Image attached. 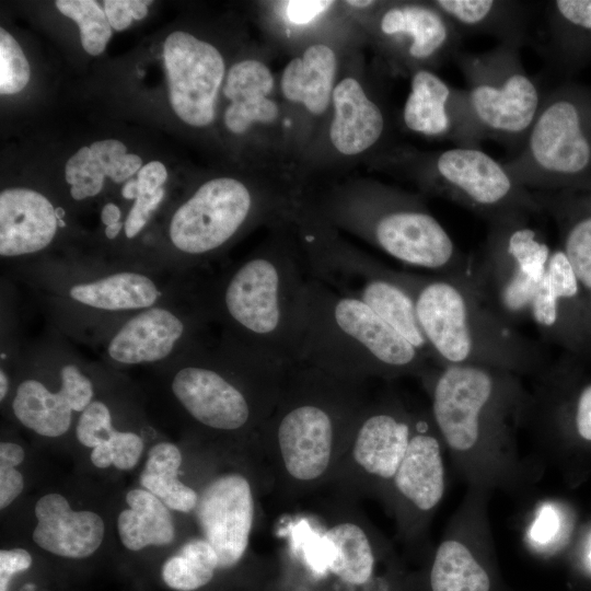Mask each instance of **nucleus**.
Segmentation results:
<instances>
[{"mask_svg": "<svg viewBox=\"0 0 591 591\" xmlns=\"http://www.w3.org/2000/svg\"><path fill=\"white\" fill-rule=\"evenodd\" d=\"M420 380L433 425L467 487L518 491L536 479V464L520 450L532 408L521 375L487 366H433Z\"/></svg>", "mask_w": 591, "mask_h": 591, "instance_id": "f257e3e1", "label": "nucleus"}, {"mask_svg": "<svg viewBox=\"0 0 591 591\" xmlns=\"http://www.w3.org/2000/svg\"><path fill=\"white\" fill-rule=\"evenodd\" d=\"M287 247H268L201 290L221 338L283 367L297 362L309 269Z\"/></svg>", "mask_w": 591, "mask_h": 591, "instance_id": "f03ea898", "label": "nucleus"}, {"mask_svg": "<svg viewBox=\"0 0 591 591\" xmlns=\"http://www.w3.org/2000/svg\"><path fill=\"white\" fill-rule=\"evenodd\" d=\"M170 391L184 414L210 432L262 431L288 367L223 339L194 344L172 360Z\"/></svg>", "mask_w": 591, "mask_h": 591, "instance_id": "7ed1b4c3", "label": "nucleus"}, {"mask_svg": "<svg viewBox=\"0 0 591 591\" xmlns=\"http://www.w3.org/2000/svg\"><path fill=\"white\" fill-rule=\"evenodd\" d=\"M433 363L487 366L523 375L545 370L542 347L499 316L470 283L404 271Z\"/></svg>", "mask_w": 591, "mask_h": 591, "instance_id": "20e7f679", "label": "nucleus"}, {"mask_svg": "<svg viewBox=\"0 0 591 591\" xmlns=\"http://www.w3.org/2000/svg\"><path fill=\"white\" fill-rule=\"evenodd\" d=\"M297 362L360 381L420 379L434 366L367 304L311 276Z\"/></svg>", "mask_w": 591, "mask_h": 591, "instance_id": "39448f33", "label": "nucleus"}, {"mask_svg": "<svg viewBox=\"0 0 591 591\" xmlns=\"http://www.w3.org/2000/svg\"><path fill=\"white\" fill-rule=\"evenodd\" d=\"M366 382L302 362L287 368L278 402L260 433L275 445L290 479L310 484L327 473L369 401Z\"/></svg>", "mask_w": 591, "mask_h": 591, "instance_id": "423d86ee", "label": "nucleus"}, {"mask_svg": "<svg viewBox=\"0 0 591 591\" xmlns=\"http://www.w3.org/2000/svg\"><path fill=\"white\" fill-rule=\"evenodd\" d=\"M35 285L65 326L102 339L117 323L193 289L160 267H33Z\"/></svg>", "mask_w": 591, "mask_h": 591, "instance_id": "0eeeda50", "label": "nucleus"}, {"mask_svg": "<svg viewBox=\"0 0 591 591\" xmlns=\"http://www.w3.org/2000/svg\"><path fill=\"white\" fill-rule=\"evenodd\" d=\"M465 80L467 112L478 143L491 139L515 153L538 114L543 93L526 72L519 49L497 45L453 59Z\"/></svg>", "mask_w": 591, "mask_h": 591, "instance_id": "6e6552de", "label": "nucleus"}, {"mask_svg": "<svg viewBox=\"0 0 591 591\" xmlns=\"http://www.w3.org/2000/svg\"><path fill=\"white\" fill-rule=\"evenodd\" d=\"M580 101L563 90L543 96L523 146L502 162L520 185L548 193L591 172L589 115Z\"/></svg>", "mask_w": 591, "mask_h": 591, "instance_id": "1a4fd4ad", "label": "nucleus"}, {"mask_svg": "<svg viewBox=\"0 0 591 591\" xmlns=\"http://www.w3.org/2000/svg\"><path fill=\"white\" fill-rule=\"evenodd\" d=\"M430 189L495 224L543 212L534 193L520 185L502 162L479 147L455 146L422 161Z\"/></svg>", "mask_w": 591, "mask_h": 591, "instance_id": "9d476101", "label": "nucleus"}, {"mask_svg": "<svg viewBox=\"0 0 591 591\" xmlns=\"http://www.w3.org/2000/svg\"><path fill=\"white\" fill-rule=\"evenodd\" d=\"M551 253L530 219L490 224L480 262L474 264L477 291L499 316L515 326L529 315Z\"/></svg>", "mask_w": 591, "mask_h": 591, "instance_id": "9b49d317", "label": "nucleus"}, {"mask_svg": "<svg viewBox=\"0 0 591 591\" xmlns=\"http://www.w3.org/2000/svg\"><path fill=\"white\" fill-rule=\"evenodd\" d=\"M210 322L202 292L195 290L117 323L101 339L104 356L118 367L170 362L204 339Z\"/></svg>", "mask_w": 591, "mask_h": 591, "instance_id": "f8f14e48", "label": "nucleus"}, {"mask_svg": "<svg viewBox=\"0 0 591 591\" xmlns=\"http://www.w3.org/2000/svg\"><path fill=\"white\" fill-rule=\"evenodd\" d=\"M253 209L252 193L235 178H212L199 186L169 223L170 243L184 260V271L221 251L250 220Z\"/></svg>", "mask_w": 591, "mask_h": 591, "instance_id": "ddd939ff", "label": "nucleus"}, {"mask_svg": "<svg viewBox=\"0 0 591 591\" xmlns=\"http://www.w3.org/2000/svg\"><path fill=\"white\" fill-rule=\"evenodd\" d=\"M447 453L431 416L417 412L414 432L384 498L399 534L415 543L425 534L447 490Z\"/></svg>", "mask_w": 591, "mask_h": 591, "instance_id": "4468645a", "label": "nucleus"}, {"mask_svg": "<svg viewBox=\"0 0 591 591\" xmlns=\"http://www.w3.org/2000/svg\"><path fill=\"white\" fill-rule=\"evenodd\" d=\"M491 493L467 487L436 547L429 569L430 591H490L486 560L493 551Z\"/></svg>", "mask_w": 591, "mask_h": 591, "instance_id": "2eb2a0df", "label": "nucleus"}, {"mask_svg": "<svg viewBox=\"0 0 591 591\" xmlns=\"http://www.w3.org/2000/svg\"><path fill=\"white\" fill-rule=\"evenodd\" d=\"M170 103L175 114L194 127L210 125L224 76L219 50L189 33H171L163 46Z\"/></svg>", "mask_w": 591, "mask_h": 591, "instance_id": "dca6fc26", "label": "nucleus"}, {"mask_svg": "<svg viewBox=\"0 0 591 591\" xmlns=\"http://www.w3.org/2000/svg\"><path fill=\"white\" fill-rule=\"evenodd\" d=\"M79 357L63 349L57 384L31 372L16 384L11 409L15 419L38 436L57 438L94 399V383Z\"/></svg>", "mask_w": 591, "mask_h": 591, "instance_id": "f3484780", "label": "nucleus"}, {"mask_svg": "<svg viewBox=\"0 0 591 591\" xmlns=\"http://www.w3.org/2000/svg\"><path fill=\"white\" fill-rule=\"evenodd\" d=\"M417 412L384 395L368 401L351 434L352 459L384 496L408 449Z\"/></svg>", "mask_w": 591, "mask_h": 591, "instance_id": "a211bd4d", "label": "nucleus"}, {"mask_svg": "<svg viewBox=\"0 0 591 591\" xmlns=\"http://www.w3.org/2000/svg\"><path fill=\"white\" fill-rule=\"evenodd\" d=\"M202 537L216 549L222 571L234 568L244 557L254 520V497L250 482L240 473L211 479L195 508Z\"/></svg>", "mask_w": 591, "mask_h": 591, "instance_id": "6ab92c4d", "label": "nucleus"}, {"mask_svg": "<svg viewBox=\"0 0 591 591\" xmlns=\"http://www.w3.org/2000/svg\"><path fill=\"white\" fill-rule=\"evenodd\" d=\"M403 119L406 127L464 147H479L471 124L464 90L453 88L428 69L416 70Z\"/></svg>", "mask_w": 591, "mask_h": 591, "instance_id": "aec40b11", "label": "nucleus"}, {"mask_svg": "<svg viewBox=\"0 0 591 591\" xmlns=\"http://www.w3.org/2000/svg\"><path fill=\"white\" fill-rule=\"evenodd\" d=\"M379 28L389 40L403 45L405 58L414 63L437 65L449 57L454 59L463 37L432 2L392 5L383 12Z\"/></svg>", "mask_w": 591, "mask_h": 591, "instance_id": "412c9836", "label": "nucleus"}, {"mask_svg": "<svg viewBox=\"0 0 591 591\" xmlns=\"http://www.w3.org/2000/svg\"><path fill=\"white\" fill-rule=\"evenodd\" d=\"M59 207L28 188H7L0 194V255L22 258L46 250L58 228H65Z\"/></svg>", "mask_w": 591, "mask_h": 591, "instance_id": "4be33fe9", "label": "nucleus"}, {"mask_svg": "<svg viewBox=\"0 0 591 591\" xmlns=\"http://www.w3.org/2000/svg\"><path fill=\"white\" fill-rule=\"evenodd\" d=\"M37 523L32 537L44 551L63 558L83 559L101 546L105 525L97 513L73 511L57 493L42 496L35 505Z\"/></svg>", "mask_w": 591, "mask_h": 591, "instance_id": "5701e85b", "label": "nucleus"}, {"mask_svg": "<svg viewBox=\"0 0 591 591\" xmlns=\"http://www.w3.org/2000/svg\"><path fill=\"white\" fill-rule=\"evenodd\" d=\"M432 3L464 35L491 36L498 45L520 48L529 39L534 3L510 0H436Z\"/></svg>", "mask_w": 591, "mask_h": 591, "instance_id": "b1692460", "label": "nucleus"}, {"mask_svg": "<svg viewBox=\"0 0 591 591\" xmlns=\"http://www.w3.org/2000/svg\"><path fill=\"white\" fill-rule=\"evenodd\" d=\"M334 118L329 138L337 151L359 154L373 147L384 131L381 108L354 78L343 79L333 90Z\"/></svg>", "mask_w": 591, "mask_h": 591, "instance_id": "393cba45", "label": "nucleus"}, {"mask_svg": "<svg viewBox=\"0 0 591 591\" xmlns=\"http://www.w3.org/2000/svg\"><path fill=\"white\" fill-rule=\"evenodd\" d=\"M557 455L586 459L591 455V382L568 407L537 399L532 394L529 425Z\"/></svg>", "mask_w": 591, "mask_h": 591, "instance_id": "a878e982", "label": "nucleus"}, {"mask_svg": "<svg viewBox=\"0 0 591 591\" xmlns=\"http://www.w3.org/2000/svg\"><path fill=\"white\" fill-rule=\"evenodd\" d=\"M273 88L274 77L265 63L246 59L233 65L223 88L225 97L231 101L223 117L227 128L240 135L254 123H274L278 106L268 99Z\"/></svg>", "mask_w": 591, "mask_h": 591, "instance_id": "bb28decb", "label": "nucleus"}, {"mask_svg": "<svg viewBox=\"0 0 591 591\" xmlns=\"http://www.w3.org/2000/svg\"><path fill=\"white\" fill-rule=\"evenodd\" d=\"M325 559L322 573H328L336 591H369L376 569V555L367 532L352 522H340L323 535Z\"/></svg>", "mask_w": 591, "mask_h": 591, "instance_id": "cd10ccee", "label": "nucleus"}, {"mask_svg": "<svg viewBox=\"0 0 591 591\" xmlns=\"http://www.w3.org/2000/svg\"><path fill=\"white\" fill-rule=\"evenodd\" d=\"M139 155L127 153L126 146L115 139L93 142L80 148L66 163V182L74 200L96 196L107 176L115 183L127 182L142 167Z\"/></svg>", "mask_w": 591, "mask_h": 591, "instance_id": "c85d7f7f", "label": "nucleus"}, {"mask_svg": "<svg viewBox=\"0 0 591 591\" xmlns=\"http://www.w3.org/2000/svg\"><path fill=\"white\" fill-rule=\"evenodd\" d=\"M336 69L334 50L324 44L312 45L285 67L280 82L282 94L320 115L329 104Z\"/></svg>", "mask_w": 591, "mask_h": 591, "instance_id": "c756f323", "label": "nucleus"}, {"mask_svg": "<svg viewBox=\"0 0 591 591\" xmlns=\"http://www.w3.org/2000/svg\"><path fill=\"white\" fill-rule=\"evenodd\" d=\"M128 509L117 517L123 545L132 552L173 542L175 528L170 509L147 489H131L126 495Z\"/></svg>", "mask_w": 591, "mask_h": 591, "instance_id": "7c9ffc66", "label": "nucleus"}, {"mask_svg": "<svg viewBox=\"0 0 591 591\" xmlns=\"http://www.w3.org/2000/svg\"><path fill=\"white\" fill-rule=\"evenodd\" d=\"M578 294L579 281L566 254L563 250L553 251L529 309V316L542 335L553 336L560 329L563 306Z\"/></svg>", "mask_w": 591, "mask_h": 591, "instance_id": "2f4dec72", "label": "nucleus"}, {"mask_svg": "<svg viewBox=\"0 0 591 591\" xmlns=\"http://www.w3.org/2000/svg\"><path fill=\"white\" fill-rule=\"evenodd\" d=\"M181 464L182 452L177 445L155 443L148 451L140 484L169 509L187 513L195 510L199 495L178 478Z\"/></svg>", "mask_w": 591, "mask_h": 591, "instance_id": "473e14b6", "label": "nucleus"}, {"mask_svg": "<svg viewBox=\"0 0 591 591\" xmlns=\"http://www.w3.org/2000/svg\"><path fill=\"white\" fill-rule=\"evenodd\" d=\"M223 572L212 545L202 538H192L161 566L162 582L173 591H199L210 586Z\"/></svg>", "mask_w": 591, "mask_h": 591, "instance_id": "72a5a7b5", "label": "nucleus"}, {"mask_svg": "<svg viewBox=\"0 0 591 591\" xmlns=\"http://www.w3.org/2000/svg\"><path fill=\"white\" fill-rule=\"evenodd\" d=\"M56 7L60 13L78 24L83 49L92 56L101 55L112 36V26L97 2L58 0Z\"/></svg>", "mask_w": 591, "mask_h": 591, "instance_id": "f704fd0d", "label": "nucleus"}, {"mask_svg": "<svg viewBox=\"0 0 591 591\" xmlns=\"http://www.w3.org/2000/svg\"><path fill=\"white\" fill-rule=\"evenodd\" d=\"M564 253L584 288L591 289V212H586L567 225Z\"/></svg>", "mask_w": 591, "mask_h": 591, "instance_id": "c9c22d12", "label": "nucleus"}, {"mask_svg": "<svg viewBox=\"0 0 591 591\" xmlns=\"http://www.w3.org/2000/svg\"><path fill=\"white\" fill-rule=\"evenodd\" d=\"M30 65L15 38L0 28V93L14 94L30 81Z\"/></svg>", "mask_w": 591, "mask_h": 591, "instance_id": "e433bc0d", "label": "nucleus"}, {"mask_svg": "<svg viewBox=\"0 0 591 591\" xmlns=\"http://www.w3.org/2000/svg\"><path fill=\"white\" fill-rule=\"evenodd\" d=\"M108 405L101 399L92 403L79 415L76 437L86 448H95L107 442L116 431Z\"/></svg>", "mask_w": 591, "mask_h": 591, "instance_id": "4c0bfd02", "label": "nucleus"}, {"mask_svg": "<svg viewBox=\"0 0 591 591\" xmlns=\"http://www.w3.org/2000/svg\"><path fill=\"white\" fill-rule=\"evenodd\" d=\"M23 448L10 441L0 443V508L9 507L23 491L24 478L16 466L24 461Z\"/></svg>", "mask_w": 591, "mask_h": 591, "instance_id": "58836bf2", "label": "nucleus"}, {"mask_svg": "<svg viewBox=\"0 0 591 591\" xmlns=\"http://www.w3.org/2000/svg\"><path fill=\"white\" fill-rule=\"evenodd\" d=\"M105 443L109 448L113 465L121 471L134 468L144 448L142 438L132 431L116 430Z\"/></svg>", "mask_w": 591, "mask_h": 591, "instance_id": "ea45409f", "label": "nucleus"}, {"mask_svg": "<svg viewBox=\"0 0 591 591\" xmlns=\"http://www.w3.org/2000/svg\"><path fill=\"white\" fill-rule=\"evenodd\" d=\"M164 197V188L154 193L139 192L124 222V233L127 239L136 237L149 222L153 211Z\"/></svg>", "mask_w": 591, "mask_h": 591, "instance_id": "a19ab883", "label": "nucleus"}, {"mask_svg": "<svg viewBox=\"0 0 591 591\" xmlns=\"http://www.w3.org/2000/svg\"><path fill=\"white\" fill-rule=\"evenodd\" d=\"M31 554L24 548L0 551V591H8L12 578L32 566Z\"/></svg>", "mask_w": 591, "mask_h": 591, "instance_id": "79ce46f5", "label": "nucleus"}, {"mask_svg": "<svg viewBox=\"0 0 591 591\" xmlns=\"http://www.w3.org/2000/svg\"><path fill=\"white\" fill-rule=\"evenodd\" d=\"M333 1L327 0H292L286 2L287 19L297 25L308 24L326 11Z\"/></svg>", "mask_w": 591, "mask_h": 591, "instance_id": "37998d69", "label": "nucleus"}, {"mask_svg": "<svg viewBox=\"0 0 591 591\" xmlns=\"http://www.w3.org/2000/svg\"><path fill=\"white\" fill-rule=\"evenodd\" d=\"M548 4L567 21L591 30V0H556Z\"/></svg>", "mask_w": 591, "mask_h": 591, "instance_id": "c03bdc74", "label": "nucleus"}, {"mask_svg": "<svg viewBox=\"0 0 591 591\" xmlns=\"http://www.w3.org/2000/svg\"><path fill=\"white\" fill-rule=\"evenodd\" d=\"M167 178L165 166L159 161L144 164L137 173L138 193H154L162 187Z\"/></svg>", "mask_w": 591, "mask_h": 591, "instance_id": "a18cd8bd", "label": "nucleus"}, {"mask_svg": "<svg viewBox=\"0 0 591 591\" xmlns=\"http://www.w3.org/2000/svg\"><path fill=\"white\" fill-rule=\"evenodd\" d=\"M104 12L109 25L116 31L127 28L134 20L130 0H106L104 1Z\"/></svg>", "mask_w": 591, "mask_h": 591, "instance_id": "49530a36", "label": "nucleus"}, {"mask_svg": "<svg viewBox=\"0 0 591 591\" xmlns=\"http://www.w3.org/2000/svg\"><path fill=\"white\" fill-rule=\"evenodd\" d=\"M120 217V209L113 202L106 204L101 211V220L105 227L119 222Z\"/></svg>", "mask_w": 591, "mask_h": 591, "instance_id": "de8ad7c7", "label": "nucleus"}, {"mask_svg": "<svg viewBox=\"0 0 591 591\" xmlns=\"http://www.w3.org/2000/svg\"><path fill=\"white\" fill-rule=\"evenodd\" d=\"M152 1H142V0H130V9L134 16V20H141L148 13V5Z\"/></svg>", "mask_w": 591, "mask_h": 591, "instance_id": "09e8293b", "label": "nucleus"}, {"mask_svg": "<svg viewBox=\"0 0 591 591\" xmlns=\"http://www.w3.org/2000/svg\"><path fill=\"white\" fill-rule=\"evenodd\" d=\"M138 194L137 179L130 178L121 189V196L126 199H136Z\"/></svg>", "mask_w": 591, "mask_h": 591, "instance_id": "8fccbe9b", "label": "nucleus"}, {"mask_svg": "<svg viewBox=\"0 0 591 591\" xmlns=\"http://www.w3.org/2000/svg\"><path fill=\"white\" fill-rule=\"evenodd\" d=\"M10 390V379L4 368L0 369V401L3 402Z\"/></svg>", "mask_w": 591, "mask_h": 591, "instance_id": "3c124183", "label": "nucleus"}, {"mask_svg": "<svg viewBox=\"0 0 591 591\" xmlns=\"http://www.w3.org/2000/svg\"><path fill=\"white\" fill-rule=\"evenodd\" d=\"M121 229H124V222L121 221L107 225L105 227V235L108 240H115L119 235Z\"/></svg>", "mask_w": 591, "mask_h": 591, "instance_id": "603ef678", "label": "nucleus"}, {"mask_svg": "<svg viewBox=\"0 0 591 591\" xmlns=\"http://www.w3.org/2000/svg\"><path fill=\"white\" fill-rule=\"evenodd\" d=\"M346 3L355 8L364 9L373 7L376 2L372 0H348Z\"/></svg>", "mask_w": 591, "mask_h": 591, "instance_id": "864d4df0", "label": "nucleus"}]
</instances>
